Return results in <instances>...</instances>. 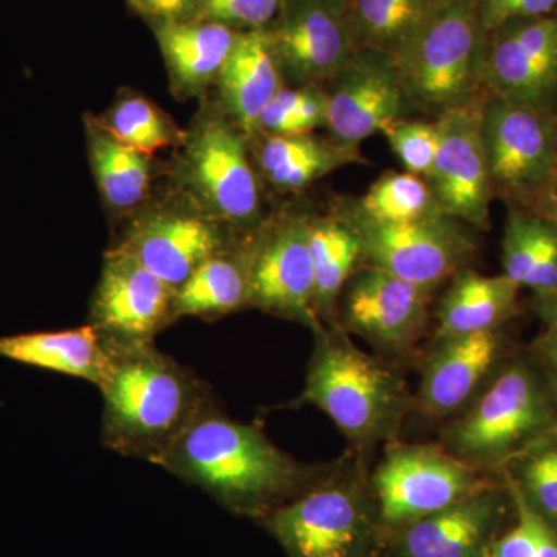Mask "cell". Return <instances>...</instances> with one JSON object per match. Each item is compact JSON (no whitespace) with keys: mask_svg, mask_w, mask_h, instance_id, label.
<instances>
[{"mask_svg":"<svg viewBox=\"0 0 557 557\" xmlns=\"http://www.w3.org/2000/svg\"><path fill=\"white\" fill-rule=\"evenodd\" d=\"M157 467L205 491L233 515L258 523L321 474L278 448L256 423L233 420L211 405L157 461Z\"/></svg>","mask_w":557,"mask_h":557,"instance_id":"obj_1","label":"cell"},{"mask_svg":"<svg viewBox=\"0 0 557 557\" xmlns=\"http://www.w3.org/2000/svg\"><path fill=\"white\" fill-rule=\"evenodd\" d=\"M109 347L112 366L100 387L101 443L120 456L157 465L196 418L214 405L211 387L156 343Z\"/></svg>","mask_w":557,"mask_h":557,"instance_id":"obj_2","label":"cell"},{"mask_svg":"<svg viewBox=\"0 0 557 557\" xmlns=\"http://www.w3.org/2000/svg\"><path fill=\"white\" fill-rule=\"evenodd\" d=\"M306 383L293 408L314 406L333 421L350 450L369 457L398 440L416 397L391 362L361 350L339 324L313 330Z\"/></svg>","mask_w":557,"mask_h":557,"instance_id":"obj_3","label":"cell"},{"mask_svg":"<svg viewBox=\"0 0 557 557\" xmlns=\"http://www.w3.org/2000/svg\"><path fill=\"white\" fill-rule=\"evenodd\" d=\"M258 525L287 557H387L368 457L350 449Z\"/></svg>","mask_w":557,"mask_h":557,"instance_id":"obj_4","label":"cell"},{"mask_svg":"<svg viewBox=\"0 0 557 557\" xmlns=\"http://www.w3.org/2000/svg\"><path fill=\"white\" fill-rule=\"evenodd\" d=\"M557 424V379L531 351L505 362L440 443L485 474L502 472Z\"/></svg>","mask_w":557,"mask_h":557,"instance_id":"obj_5","label":"cell"},{"mask_svg":"<svg viewBox=\"0 0 557 557\" xmlns=\"http://www.w3.org/2000/svg\"><path fill=\"white\" fill-rule=\"evenodd\" d=\"M177 149L172 175L180 196L233 233L258 222L259 182L247 138L222 110L203 109Z\"/></svg>","mask_w":557,"mask_h":557,"instance_id":"obj_6","label":"cell"},{"mask_svg":"<svg viewBox=\"0 0 557 557\" xmlns=\"http://www.w3.org/2000/svg\"><path fill=\"white\" fill-rule=\"evenodd\" d=\"M483 39L475 0H448L392 58L408 100L442 113L471 102L482 86Z\"/></svg>","mask_w":557,"mask_h":557,"instance_id":"obj_7","label":"cell"},{"mask_svg":"<svg viewBox=\"0 0 557 557\" xmlns=\"http://www.w3.org/2000/svg\"><path fill=\"white\" fill-rule=\"evenodd\" d=\"M386 446L384 457L370 471V486L387 537L497 482L442 443L395 440Z\"/></svg>","mask_w":557,"mask_h":557,"instance_id":"obj_8","label":"cell"},{"mask_svg":"<svg viewBox=\"0 0 557 557\" xmlns=\"http://www.w3.org/2000/svg\"><path fill=\"white\" fill-rule=\"evenodd\" d=\"M361 240L364 265L376 267L432 292L463 270L475 249L467 230L443 212L397 223L348 215Z\"/></svg>","mask_w":557,"mask_h":557,"instance_id":"obj_9","label":"cell"},{"mask_svg":"<svg viewBox=\"0 0 557 557\" xmlns=\"http://www.w3.org/2000/svg\"><path fill=\"white\" fill-rule=\"evenodd\" d=\"M146 205L115 249L126 252L177 292L205 260L239 242L233 231L180 196Z\"/></svg>","mask_w":557,"mask_h":557,"instance_id":"obj_10","label":"cell"},{"mask_svg":"<svg viewBox=\"0 0 557 557\" xmlns=\"http://www.w3.org/2000/svg\"><path fill=\"white\" fill-rule=\"evenodd\" d=\"M431 293L376 267L364 265L347 282L338 324L383 357H410L426 335Z\"/></svg>","mask_w":557,"mask_h":557,"instance_id":"obj_11","label":"cell"},{"mask_svg":"<svg viewBox=\"0 0 557 557\" xmlns=\"http://www.w3.org/2000/svg\"><path fill=\"white\" fill-rule=\"evenodd\" d=\"M249 309L306 325L321 322L314 313V274L309 218L287 214L249 237Z\"/></svg>","mask_w":557,"mask_h":557,"instance_id":"obj_12","label":"cell"},{"mask_svg":"<svg viewBox=\"0 0 557 557\" xmlns=\"http://www.w3.org/2000/svg\"><path fill=\"white\" fill-rule=\"evenodd\" d=\"M482 135L493 188L519 203L557 170V112L490 97Z\"/></svg>","mask_w":557,"mask_h":557,"instance_id":"obj_13","label":"cell"},{"mask_svg":"<svg viewBox=\"0 0 557 557\" xmlns=\"http://www.w3.org/2000/svg\"><path fill=\"white\" fill-rule=\"evenodd\" d=\"M482 86L490 97L557 112V13L486 33Z\"/></svg>","mask_w":557,"mask_h":557,"instance_id":"obj_14","label":"cell"},{"mask_svg":"<svg viewBox=\"0 0 557 557\" xmlns=\"http://www.w3.org/2000/svg\"><path fill=\"white\" fill-rule=\"evenodd\" d=\"M175 321V289L126 252L110 248L91 295L89 322L106 343H156Z\"/></svg>","mask_w":557,"mask_h":557,"instance_id":"obj_15","label":"cell"},{"mask_svg":"<svg viewBox=\"0 0 557 557\" xmlns=\"http://www.w3.org/2000/svg\"><path fill=\"white\" fill-rule=\"evenodd\" d=\"M263 30L282 76L302 86L329 83L355 51L347 0H282Z\"/></svg>","mask_w":557,"mask_h":557,"instance_id":"obj_16","label":"cell"},{"mask_svg":"<svg viewBox=\"0 0 557 557\" xmlns=\"http://www.w3.org/2000/svg\"><path fill=\"white\" fill-rule=\"evenodd\" d=\"M483 104L446 110L435 126L438 150L429 183L440 211L458 222L486 228L493 196L482 135Z\"/></svg>","mask_w":557,"mask_h":557,"instance_id":"obj_17","label":"cell"},{"mask_svg":"<svg viewBox=\"0 0 557 557\" xmlns=\"http://www.w3.org/2000/svg\"><path fill=\"white\" fill-rule=\"evenodd\" d=\"M329 83L325 126L343 148L355 149L386 129L409 101L394 60L376 50H355Z\"/></svg>","mask_w":557,"mask_h":557,"instance_id":"obj_18","label":"cell"},{"mask_svg":"<svg viewBox=\"0 0 557 557\" xmlns=\"http://www.w3.org/2000/svg\"><path fill=\"white\" fill-rule=\"evenodd\" d=\"M515 508L505 482L388 534L387 557H487Z\"/></svg>","mask_w":557,"mask_h":557,"instance_id":"obj_19","label":"cell"},{"mask_svg":"<svg viewBox=\"0 0 557 557\" xmlns=\"http://www.w3.org/2000/svg\"><path fill=\"white\" fill-rule=\"evenodd\" d=\"M504 348L500 329L432 339L413 395L418 412L431 420L449 421L460 416L505 364Z\"/></svg>","mask_w":557,"mask_h":557,"instance_id":"obj_20","label":"cell"},{"mask_svg":"<svg viewBox=\"0 0 557 557\" xmlns=\"http://www.w3.org/2000/svg\"><path fill=\"white\" fill-rule=\"evenodd\" d=\"M152 32L166 64L171 89L180 100L199 98L215 86L242 33L203 17L161 25Z\"/></svg>","mask_w":557,"mask_h":557,"instance_id":"obj_21","label":"cell"},{"mask_svg":"<svg viewBox=\"0 0 557 557\" xmlns=\"http://www.w3.org/2000/svg\"><path fill=\"white\" fill-rule=\"evenodd\" d=\"M265 30L242 32L215 83L219 109L245 138L256 137L260 116L284 87Z\"/></svg>","mask_w":557,"mask_h":557,"instance_id":"obj_22","label":"cell"},{"mask_svg":"<svg viewBox=\"0 0 557 557\" xmlns=\"http://www.w3.org/2000/svg\"><path fill=\"white\" fill-rule=\"evenodd\" d=\"M0 358L89 381L100 388L112 366L109 344L91 324L0 336Z\"/></svg>","mask_w":557,"mask_h":557,"instance_id":"obj_23","label":"cell"},{"mask_svg":"<svg viewBox=\"0 0 557 557\" xmlns=\"http://www.w3.org/2000/svg\"><path fill=\"white\" fill-rule=\"evenodd\" d=\"M84 126L91 172L106 208L116 218H134L152 189L150 157L113 137L98 116L87 113Z\"/></svg>","mask_w":557,"mask_h":557,"instance_id":"obj_24","label":"cell"},{"mask_svg":"<svg viewBox=\"0 0 557 557\" xmlns=\"http://www.w3.org/2000/svg\"><path fill=\"white\" fill-rule=\"evenodd\" d=\"M520 287L511 278L458 271L437 311L434 338L472 335L498 330L519 311Z\"/></svg>","mask_w":557,"mask_h":557,"instance_id":"obj_25","label":"cell"},{"mask_svg":"<svg viewBox=\"0 0 557 557\" xmlns=\"http://www.w3.org/2000/svg\"><path fill=\"white\" fill-rule=\"evenodd\" d=\"M242 309H249L248 239L205 260L175 292V319L218 321Z\"/></svg>","mask_w":557,"mask_h":557,"instance_id":"obj_26","label":"cell"},{"mask_svg":"<svg viewBox=\"0 0 557 557\" xmlns=\"http://www.w3.org/2000/svg\"><path fill=\"white\" fill-rule=\"evenodd\" d=\"M314 274V313L321 324H338V302L362 259L361 240L346 218L309 219Z\"/></svg>","mask_w":557,"mask_h":557,"instance_id":"obj_27","label":"cell"},{"mask_svg":"<svg viewBox=\"0 0 557 557\" xmlns=\"http://www.w3.org/2000/svg\"><path fill=\"white\" fill-rule=\"evenodd\" d=\"M504 274L534 295L557 289V225L552 220L511 208L502 242Z\"/></svg>","mask_w":557,"mask_h":557,"instance_id":"obj_28","label":"cell"},{"mask_svg":"<svg viewBox=\"0 0 557 557\" xmlns=\"http://www.w3.org/2000/svg\"><path fill=\"white\" fill-rule=\"evenodd\" d=\"M448 0H347V24L355 50L395 58Z\"/></svg>","mask_w":557,"mask_h":557,"instance_id":"obj_29","label":"cell"},{"mask_svg":"<svg viewBox=\"0 0 557 557\" xmlns=\"http://www.w3.org/2000/svg\"><path fill=\"white\" fill-rule=\"evenodd\" d=\"M358 160L355 149L318 141L310 135H269L259 150L263 175L277 189L296 193L343 164Z\"/></svg>","mask_w":557,"mask_h":557,"instance_id":"obj_30","label":"cell"},{"mask_svg":"<svg viewBox=\"0 0 557 557\" xmlns=\"http://www.w3.org/2000/svg\"><path fill=\"white\" fill-rule=\"evenodd\" d=\"M98 119L113 137L148 157L159 150L180 148L186 138V131L171 115L137 91H121L108 112Z\"/></svg>","mask_w":557,"mask_h":557,"instance_id":"obj_31","label":"cell"},{"mask_svg":"<svg viewBox=\"0 0 557 557\" xmlns=\"http://www.w3.org/2000/svg\"><path fill=\"white\" fill-rule=\"evenodd\" d=\"M435 212L442 211L426 180L394 172L376 180L350 214L369 222L397 223Z\"/></svg>","mask_w":557,"mask_h":557,"instance_id":"obj_32","label":"cell"},{"mask_svg":"<svg viewBox=\"0 0 557 557\" xmlns=\"http://www.w3.org/2000/svg\"><path fill=\"white\" fill-rule=\"evenodd\" d=\"M502 472L504 482L557 533V440L520 454Z\"/></svg>","mask_w":557,"mask_h":557,"instance_id":"obj_33","label":"cell"},{"mask_svg":"<svg viewBox=\"0 0 557 557\" xmlns=\"http://www.w3.org/2000/svg\"><path fill=\"white\" fill-rule=\"evenodd\" d=\"M508 490L515 502L516 523L498 536L487 557H557L556 531L515 490Z\"/></svg>","mask_w":557,"mask_h":557,"instance_id":"obj_34","label":"cell"},{"mask_svg":"<svg viewBox=\"0 0 557 557\" xmlns=\"http://www.w3.org/2000/svg\"><path fill=\"white\" fill-rule=\"evenodd\" d=\"M383 132L391 148L410 174L431 177L438 150V131L435 124L398 120Z\"/></svg>","mask_w":557,"mask_h":557,"instance_id":"obj_35","label":"cell"},{"mask_svg":"<svg viewBox=\"0 0 557 557\" xmlns=\"http://www.w3.org/2000/svg\"><path fill=\"white\" fill-rule=\"evenodd\" d=\"M282 0H199V17L239 32L263 30L276 17Z\"/></svg>","mask_w":557,"mask_h":557,"instance_id":"obj_36","label":"cell"},{"mask_svg":"<svg viewBox=\"0 0 557 557\" xmlns=\"http://www.w3.org/2000/svg\"><path fill=\"white\" fill-rule=\"evenodd\" d=\"M483 35L508 22L533 20L557 13V0H475Z\"/></svg>","mask_w":557,"mask_h":557,"instance_id":"obj_37","label":"cell"},{"mask_svg":"<svg viewBox=\"0 0 557 557\" xmlns=\"http://www.w3.org/2000/svg\"><path fill=\"white\" fill-rule=\"evenodd\" d=\"M304 97H306V87L298 90L282 87L269 108L263 110L259 123L260 131L265 132L267 135H285V137L306 135L296 115Z\"/></svg>","mask_w":557,"mask_h":557,"instance_id":"obj_38","label":"cell"},{"mask_svg":"<svg viewBox=\"0 0 557 557\" xmlns=\"http://www.w3.org/2000/svg\"><path fill=\"white\" fill-rule=\"evenodd\" d=\"M127 3L150 28L199 17V0H127Z\"/></svg>","mask_w":557,"mask_h":557,"instance_id":"obj_39","label":"cell"},{"mask_svg":"<svg viewBox=\"0 0 557 557\" xmlns=\"http://www.w3.org/2000/svg\"><path fill=\"white\" fill-rule=\"evenodd\" d=\"M534 309L542 319L544 332L539 336L531 351L557 379V289L545 295H536Z\"/></svg>","mask_w":557,"mask_h":557,"instance_id":"obj_40","label":"cell"},{"mask_svg":"<svg viewBox=\"0 0 557 557\" xmlns=\"http://www.w3.org/2000/svg\"><path fill=\"white\" fill-rule=\"evenodd\" d=\"M306 135L327 123V95L314 87H306V97L296 112Z\"/></svg>","mask_w":557,"mask_h":557,"instance_id":"obj_41","label":"cell"},{"mask_svg":"<svg viewBox=\"0 0 557 557\" xmlns=\"http://www.w3.org/2000/svg\"><path fill=\"white\" fill-rule=\"evenodd\" d=\"M520 205H522L520 209L552 220L557 225V170L544 185L539 186L534 193L520 201Z\"/></svg>","mask_w":557,"mask_h":557,"instance_id":"obj_42","label":"cell"},{"mask_svg":"<svg viewBox=\"0 0 557 557\" xmlns=\"http://www.w3.org/2000/svg\"><path fill=\"white\" fill-rule=\"evenodd\" d=\"M555 440H557V424L555 428L552 429V431L548 432L547 435H544V437L539 440V442L534 446L542 445V443L555 442ZM531 448H533V446H531Z\"/></svg>","mask_w":557,"mask_h":557,"instance_id":"obj_43","label":"cell"}]
</instances>
